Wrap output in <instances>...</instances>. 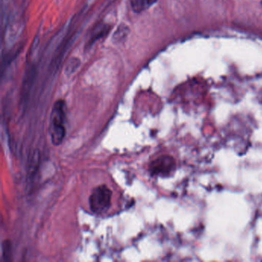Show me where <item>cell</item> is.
I'll use <instances>...</instances> for the list:
<instances>
[{"label":"cell","instance_id":"3","mask_svg":"<svg viewBox=\"0 0 262 262\" xmlns=\"http://www.w3.org/2000/svg\"><path fill=\"white\" fill-rule=\"evenodd\" d=\"M177 168V161L172 155L158 157L149 164V171L152 176L168 177L172 176Z\"/></svg>","mask_w":262,"mask_h":262},{"label":"cell","instance_id":"1","mask_svg":"<svg viewBox=\"0 0 262 262\" xmlns=\"http://www.w3.org/2000/svg\"><path fill=\"white\" fill-rule=\"evenodd\" d=\"M50 135L55 146L62 144L66 134L65 129V104L63 100L55 103L50 118Z\"/></svg>","mask_w":262,"mask_h":262},{"label":"cell","instance_id":"6","mask_svg":"<svg viewBox=\"0 0 262 262\" xmlns=\"http://www.w3.org/2000/svg\"><path fill=\"white\" fill-rule=\"evenodd\" d=\"M3 257L5 260H10L11 255L12 245L8 240L4 241L2 245Z\"/></svg>","mask_w":262,"mask_h":262},{"label":"cell","instance_id":"5","mask_svg":"<svg viewBox=\"0 0 262 262\" xmlns=\"http://www.w3.org/2000/svg\"><path fill=\"white\" fill-rule=\"evenodd\" d=\"M39 164V151H35L31 156V161L30 163V169H29V175L30 177L33 178L36 170L38 169V165Z\"/></svg>","mask_w":262,"mask_h":262},{"label":"cell","instance_id":"7","mask_svg":"<svg viewBox=\"0 0 262 262\" xmlns=\"http://www.w3.org/2000/svg\"><path fill=\"white\" fill-rule=\"evenodd\" d=\"M261 5H262V1H261Z\"/></svg>","mask_w":262,"mask_h":262},{"label":"cell","instance_id":"2","mask_svg":"<svg viewBox=\"0 0 262 262\" xmlns=\"http://www.w3.org/2000/svg\"><path fill=\"white\" fill-rule=\"evenodd\" d=\"M112 191L106 185L96 187L89 199V208L95 214L106 212L111 206Z\"/></svg>","mask_w":262,"mask_h":262},{"label":"cell","instance_id":"4","mask_svg":"<svg viewBox=\"0 0 262 262\" xmlns=\"http://www.w3.org/2000/svg\"><path fill=\"white\" fill-rule=\"evenodd\" d=\"M157 0H130L131 7L135 13H141L154 5Z\"/></svg>","mask_w":262,"mask_h":262}]
</instances>
